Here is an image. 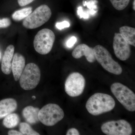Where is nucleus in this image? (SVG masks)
Listing matches in <instances>:
<instances>
[{
	"label": "nucleus",
	"mask_w": 135,
	"mask_h": 135,
	"mask_svg": "<svg viewBox=\"0 0 135 135\" xmlns=\"http://www.w3.org/2000/svg\"><path fill=\"white\" fill-rule=\"evenodd\" d=\"M115 105L114 99L110 95L97 93L88 99L86 107L90 114L97 116L113 110Z\"/></svg>",
	"instance_id": "obj_1"
},
{
	"label": "nucleus",
	"mask_w": 135,
	"mask_h": 135,
	"mask_svg": "<svg viewBox=\"0 0 135 135\" xmlns=\"http://www.w3.org/2000/svg\"><path fill=\"white\" fill-rule=\"evenodd\" d=\"M93 49L96 59L105 70L115 75L122 73V68L113 60L109 51L103 46L97 45Z\"/></svg>",
	"instance_id": "obj_2"
},
{
	"label": "nucleus",
	"mask_w": 135,
	"mask_h": 135,
	"mask_svg": "<svg viewBox=\"0 0 135 135\" xmlns=\"http://www.w3.org/2000/svg\"><path fill=\"white\" fill-rule=\"evenodd\" d=\"M51 14L50 8L47 5H41L24 20L23 26L27 29H36L47 22Z\"/></svg>",
	"instance_id": "obj_3"
},
{
	"label": "nucleus",
	"mask_w": 135,
	"mask_h": 135,
	"mask_svg": "<svg viewBox=\"0 0 135 135\" xmlns=\"http://www.w3.org/2000/svg\"><path fill=\"white\" fill-rule=\"evenodd\" d=\"M111 90L114 95L128 111H135V95L134 92L120 83H114L111 85Z\"/></svg>",
	"instance_id": "obj_4"
},
{
	"label": "nucleus",
	"mask_w": 135,
	"mask_h": 135,
	"mask_svg": "<svg viewBox=\"0 0 135 135\" xmlns=\"http://www.w3.org/2000/svg\"><path fill=\"white\" fill-rule=\"evenodd\" d=\"M64 116V113L62 108L55 104H48L39 110V120L47 126H55L62 120Z\"/></svg>",
	"instance_id": "obj_5"
},
{
	"label": "nucleus",
	"mask_w": 135,
	"mask_h": 135,
	"mask_svg": "<svg viewBox=\"0 0 135 135\" xmlns=\"http://www.w3.org/2000/svg\"><path fill=\"white\" fill-rule=\"evenodd\" d=\"M40 78V70L38 66L29 63L25 67L20 78V86L25 90H31L38 86Z\"/></svg>",
	"instance_id": "obj_6"
},
{
	"label": "nucleus",
	"mask_w": 135,
	"mask_h": 135,
	"mask_svg": "<svg viewBox=\"0 0 135 135\" xmlns=\"http://www.w3.org/2000/svg\"><path fill=\"white\" fill-rule=\"evenodd\" d=\"M55 40V33L50 29H43L39 31L35 37L34 47L39 54H48L53 48Z\"/></svg>",
	"instance_id": "obj_7"
},
{
	"label": "nucleus",
	"mask_w": 135,
	"mask_h": 135,
	"mask_svg": "<svg viewBox=\"0 0 135 135\" xmlns=\"http://www.w3.org/2000/svg\"><path fill=\"white\" fill-rule=\"evenodd\" d=\"M86 85L84 77L80 73H72L68 77L65 83L66 93L70 97H75L83 93Z\"/></svg>",
	"instance_id": "obj_8"
},
{
	"label": "nucleus",
	"mask_w": 135,
	"mask_h": 135,
	"mask_svg": "<svg viewBox=\"0 0 135 135\" xmlns=\"http://www.w3.org/2000/svg\"><path fill=\"white\" fill-rule=\"evenodd\" d=\"M101 129L107 135H130L133 132L130 123L123 119L105 122L101 126Z\"/></svg>",
	"instance_id": "obj_9"
},
{
	"label": "nucleus",
	"mask_w": 135,
	"mask_h": 135,
	"mask_svg": "<svg viewBox=\"0 0 135 135\" xmlns=\"http://www.w3.org/2000/svg\"><path fill=\"white\" fill-rule=\"evenodd\" d=\"M113 48L115 55L120 60L125 61L130 57L131 53L130 45L120 33L114 34Z\"/></svg>",
	"instance_id": "obj_10"
},
{
	"label": "nucleus",
	"mask_w": 135,
	"mask_h": 135,
	"mask_svg": "<svg viewBox=\"0 0 135 135\" xmlns=\"http://www.w3.org/2000/svg\"><path fill=\"white\" fill-rule=\"evenodd\" d=\"M72 55L74 58L77 59L85 56L87 61L90 63L94 62L96 60L94 49L84 44H80L76 47L73 51Z\"/></svg>",
	"instance_id": "obj_11"
},
{
	"label": "nucleus",
	"mask_w": 135,
	"mask_h": 135,
	"mask_svg": "<svg viewBox=\"0 0 135 135\" xmlns=\"http://www.w3.org/2000/svg\"><path fill=\"white\" fill-rule=\"evenodd\" d=\"M25 66L24 57L18 53H16L13 57L11 64V71L16 81L19 80Z\"/></svg>",
	"instance_id": "obj_12"
},
{
	"label": "nucleus",
	"mask_w": 135,
	"mask_h": 135,
	"mask_svg": "<svg viewBox=\"0 0 135 135\" xmlns=\"http://www.w3.org/2000/svg\"><path fill=\"white\" fill-rule=\"evenodd\" d=\"M15 47L9 45L5 50L1 63V70L6 75H8L11 72V61L15 52Z\"/></svg>",
	"instance_id": "obj_13"
},
{
	"label": "nucleus",
	"mask_w": 135,
	"mask_h": 135,
	"mask_svg": "<svg viewBox=\"0 0 135 135\" xmlns=\"http://www.w3.org/2000/svg\"><path fill=\"white\" fill-rule=\"evenodd\" d=\"M17 106V101L13 98H6L0 101V119L14 112Z\"/></svg>",
	"instance_id": "obj_14"
},
{
	"label": "nucleus",
	"mask_w": 135,
	"mask_h": 135,
	"mask_svg": "<svg viewBox=\"0 0 135 135\" xmlns=\"http://www.w3.org/2000/svg\"><path fill=\"white\" fill-rule=\"evenodd\" d=\"M38 108L32 106H28L23 109L22 114L24 119L27 123L33 125L38 123L39 120Z\"/></svg>",
	"instance_id": "obj_15"
},
{
	"label": "nucleus",
	"mask_w": 135,
	"mask_h": 135,
	"mask_svg": "<svg viewBox=\"0 0 135 135\" xmlns=\"http://www.w3.org/2000/svg\"><path fill=\"white\" fill-rule=\"evenodd\" d=\"M120 33L130 45L135 47V29L127 26L121 27Z\"/></svg>",
	"instance_id": "obj_16"
},
{
	"label": "nucleus",
	"mask_w": 135,
	"mask_h": 135,
	"mask_svg": "<svg viewBox=\"0 0 135 135\" xmlns=\"http://www.w3.org/2000/svg\"><path fill=\"white\" fill-rule=\"evenodd\" d=\"M20 122V118L17 114L12 113L6 116L3 121V124L8 128H12L16 127Z\"/></svg>",
	"instance_id": "obj_17"
},
{
	"label": "nucleus",
	"mask_w": 135,
	"mask_h": 135,
	"mask_svg": "<svg viewBox=\"0 0 135 135\" xmlns=\"http://www.w3.org/2000/svg\"><path fill=\"white\" fill-rule=\"evenodd\" d=\"M32 12V9L31 7L24 8L14 12L12 15V17L15 21H20L25 19Z\"/></svg>",
	"instance_id": "obj_18"
},
{
	"label": "nucleus",
	"mask_w": 135,
	"mask_h": 135,
	"mask_svg": "<svg viewBox=\"0 0 135 135\" xmlns=\"http://www.w3.org/2000/svg\"><path fill=\"white\" fill-rule=\"evenodd\" d=\"M20 131L24 135H40L32 128L28 123L26 122H22L19 124Z\"/></svg>",
	"instance_id": "obj_19"
},
{
	"label": "nucleus",
	"mask_w": 135,
	"mask_h": 135,
	"mask_svg": "<svg viewBox=\"0 0 135 135\" xmlns=\"http://www.w3.org/2000/svg\"><path fill=\"white\" fill-rule=\"evenodd\" d=\"M130 0H110L114 8L119 11L122 10L128 5Z\"/></svg>",
	"instance_id": "obj_20"
},
{
	"label": "nucleus",
	"mask_w": 135,
	"mask_h": 135,
	"mask_svg": "<svg viewBox=\"0 0 135 135\" xmlns=\"http://www.w3.org/2000/svg\"><path fill=\"white\" fill-rule=\"evenodd\" d=\"M11 24L10 20L8 18L0 19V28H5L8 27Z\"/></svg>",
	"instance_id": "obj_21"
},
{
	"label": "nucleus",
	"mask_w": 135,
	"mask_h": 135,
	"mask_svg": "<svg viewBox=\"0 0 135 135\" xmlns=\"http://www.w3.org/2000/svg\"><path fill=\"white\" fill-rule=\"evenodd\" d=\"M70 25V23L66 21H63L60 23H57L56 24V27L59 30H62L64 28L69 27Z\"/></svg>",
	"instance_id": "obj_22"
},
{
	"label": "nucleus",
	"mask_w": 135,
	"mask_h": 135,
	"mask_svg": "<svg viewBox=\"0 0 135 135\" xmlns=\"http://www.w3.org/2000/svg\"><path fill=\"white\" fill-rule=\"evenodd\" d=\"M77 39L75 36H73L68 40L66 42V46L69 48H71L76 43Z\"/></svg>",
	"instance_id": "obj_23"
},
{
	"label": "nucleus",
	"mask_w": 135,
	"mask_h": 135,
	"mask_svg": "<svg viewBox=\"0 0 135 135\" xmlns=\"http://www.w3.org/2000/svg\"><path fill=\"white\" fill-rule=\"evenodd\" d=\"M77 13H78V15L80 17V18H89L88 15L83 12L81 7H79L78 8Z\"/></svg>",
	"instance_id": "obj_24"
},
{
	"label": "nucleus",
	"mask_w": 135,
	"mask_h": 135,
	"mask_svg": "<svg viewBox=\"0 0 135 135\" xmlns=\"http://www.w3.org/2000/svg\"><path fill=\"white\" fill-rule=\"evenodd\" d=\"M34 0H18V5L21 7H24L30 4Z\"/></svg>",
	"instance_id": "obj_25"
},
{
	"label": "nucleus",
	"mask_w": 135,
	"mask_h": 135,
	"mask_svg": "<svg viewBox=\"0 0 135 135\" xmlns=\"http://www.w3.org/2000/svg\"><path fill=\"white\" fill-rule=\"evenodd\" d=\"M79 131L75 128H72L68 131L66 135H79Z\"/></svg>",
	"instance_id": "obj_26"
},
{
	"label": "nucleus",
	"mask_w": 135,
	"mask_h": 135,
	"mask_svg": "<svg viewBox=\"0 0 135 135\" xmlns=\"http://www.w3.org/2000/svg\"><path fill=\"white\" fill-rule=\"evenodd\" d=\"M8 134L9 135H23V134L20 131L14 130L9 131Z\"/></svg>",
	"instance_id": "obj_27"
},
{
	"label": "nucleus",
	"mask_w": 135,
	"mask_h": 135,
	"mask_svg": "<svg viewBox=\"0 0 135 135\" xmlns=\"http://www.w3.org/2000/svg\"><path fill=\"white\" fill-rule=\"evenodd\" d=\"M135 0H134V1H133V9L134 10H135Z\"/></svg>",
	"instance_id": "obj_28"
},
{
	"label": "nucleus",
	"mask_w": 135,
	"mask_h": 135,
	"mask_svg": "<svg viewBox=\"0 0 135 135\" xmlns=\"http://www.w3.org/2000/svg\"><path fill=\"white\" fill-rule=\"evenodd\" d=\"M32 98L33 99H35L36 98V97L35 96H33L32 97Z\"/></svg>",
	"instance_id": "obj_29"
},
{
	"label": "nucleus",
	"mask_w": 135,
	"mask_h": 135,
	"mask_svg": "<svg viewBox=\"0 0 135 135\" xmlns=\"http://www.w3.org/2000/svg\"><path fill=\"white\" fill-rule=\"evenodd\" d=\"M0 58H1V53H0Z\"/></svg>",
	"instance_id": "obj_30"
}]
</instances>
